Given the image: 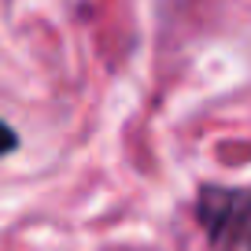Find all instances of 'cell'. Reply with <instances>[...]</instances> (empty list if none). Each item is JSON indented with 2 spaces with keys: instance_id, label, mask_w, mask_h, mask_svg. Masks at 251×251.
<instances>
[{
  "instance_id": "cell-1",
  "label": "cell",
  "mask_w": 251,
  "mask_h": 251,
  "mask_svg": "<svg viewBox=\"0 0 251 251\" xmlns=\"http://www.w3.org/2000/svg\"><path fill=\"white\" fill-rule=\"evenodd\" d=\"M196 218L214 248L251 251V188L203 185L196 200Z\"/></svg>"
},
{
  "instance_id": "cell-2",
  "label": "cell",
  "mask_w": 251,
  "mask_h": 251,
  "mask_svg": "<svg viewBox=\"0 0 251 251\" xmlns=\"http://www.w3.org/2000/svg\"><path fill=\"white\" fill-rule=\"evenodd\" d=\"M15 148H19V133L4 122V118H0V159L8 155V151H15Z\"/></svg>"
}]
</instances>
